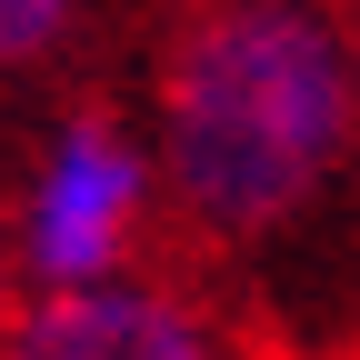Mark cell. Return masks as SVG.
<instances>
[{
    "label": "cell",
    "mask_w": 360,
    "mask_h": 360,
    "mask_svg": "<svg viewBox=\"0 0 360 360\" xmlns=\"http://www.w3.org/2000/svg\"><path fill=\"white\" fill-rule=\"evenodd\" d=\"M160 200V150L130 141L120 120L80 110L40 141L20 210H11V250L30 290H70V281H120L141 250V220Z\"/></svg>",
    "instance_id": "7a4b0ae2"
},
{
    "label": "cell",
    "mask_w": 360,
    "mask_h": 360,
    "mask_svg": "<svg viewBox=\"0 0 360 360\" xmlns=\"http://www.w3.org/2000/svg\"><path fill=\"white\" fill-rule=\"evenodd\" d=\"M60 30H70V0H0V51L11 60L60 51Z\"/></svg>",
    "instance_id": "277c9868"
},
{
    "label": "cell",
    "mask_w": 360,
    "mask_h": 360,
    "mask_svg": "<svg viewBox=\"0 0 360 360\" xmlns=\"http://www.w3.org/2000/svg\"><path fill=\"white\" fill-rule=\"evenodd\" d=\"M150 150L210 240L290 231L360 150V30L330 0H200L150 80Z\"/></svg>",
    "instance_id": "6da1fadb"
},
{
    "label": "cell",
    "mask_w": 360,
    "mask_h": 360,
    "mask_svg": "<svg viewBox=\"0 0 360 360\" xmlns=\"http://www.w3.org/2000/svg\"><path fill=\"white\" fill-rule=\"evenodd\" d=\"M0 360H231V340L180 290L120 270V281L30 290L11 310V330H0Z\"/></svg>",
    "instance_id": "3957f363"
}]
</instances>
